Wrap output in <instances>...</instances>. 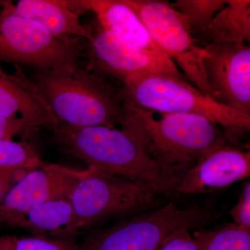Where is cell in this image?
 I'll return each mask as SVG.
<instances>
[{"mask_svg": "<svg viewBox=\"0 0 250 250\" xmlns=\"http://www.w3.org/2000/svg\"><path fill=\"white\" fill-rule=\"evenodd\" d=\"M0 62L52 70L78 64L80 45L67 43L39 23L23 17L11 1H0Z\"/></svg>", "mask_w": 250, "mask_h": 250, "instance_id": "cell-6", "label": "cell"}, {"mask_svg": "<svg viewBox=\"0 0 250 250\" xmlns=\"http://www.w3.org/2000/svg\"><path fill=\"white\" fill-rule=\"evenodd\" d=\"M46 164L29 143L0 140V166L30 171Z\"/></svg>", "mask_w": 250, "mask_h": 250, "instance_id": "cell-20", "label": "cell"}, {"mask_svg": "<svg viewBox=\"0 0 250 250\" xmlns=\"http://www.w3.org/2000/svg\"><path fill=\"white\" fill-rule=\"evenodd\" d=\"M23 17L39 23L52 35L67 43L80 45L78 38L88 41L89 27L80 22L82 10L75 1L64 0H21L14 4Z\"/></svg>", "mask_w": 250, "mask_h": 250, "instance_id": "cell-15", "label": "cell"}, {"mask_svg": "<svg viewBox=\"0 0 250 250\" xmlns=\"http://www.w3.org/2000/svg\"><path fill=\"white\" fill-rule=\"evenodd\" d=\"M30 132L27 126L21 122L11 121L0 116V140L11 141L16 135Z\"/></svg>", "mask_w": 250, "mask_h": 250, "instance_id": "cell-25", "label": "cell"}, {"mask_svg": "<svg viewBox=\"0 0 250 250\" xmlns=\"http://www.w3.org/2000/svg\"><path fill=\"white\" fill-rule=\"evenodd\" d=\"M234 224L250 229V182L243 185L239 200L229 212Z\"/></svg>", "mask_w": 250, "mask_h": 250, "instance_id": "cell-22", "label": "cell"}, {"mask_svg": "<svg viewBox=\"0 0 250 250\" xmlns=\"http://www.w3.org/2000/svg\"><path fill=\"white\" fill-rule=\"evenodd\" d=\"M123 1L139 16L156 45L182 69L192 85L210 98L204 66L206 49L197 44L187 18L167 1Z\"/></svg>", "mask_w": 250, "mask_h": 250, "instance_id": "cell-7", "label": "cell"}, {"mask_svg": "<svg viewBox=\"0 0 250 250\" xmlns=\"http://www.w3.org/2000/svg\"><path fill=\"white\" fill-rule=\"evenodd\" d=\"M0 250H80L77 241L45 237L0 236Z\"/></svg>", "mask_w": 250, "mask_h": 250, "instance_id": "cell-21", "label": "cell"}, {"mask_svg": "<svg viewBox=\"0 0 250 250\" xmlns=\"http://www.w3.org/2000/svg\"><path fill=\"white\" fill-rule=\"evenodd\" d=\"M88 172L49 164L29 171L0 202V227L10 228L20 217L50 200L70 199L74 188Z\"/></svg>", "mask_w": 250, "mask_h": 250, "instance_id": "cell-9", "label": "cell"}, {"mask_svg": "<svg viewBox=\"0 0 250 250\" xmlns=\"http://www.w3.org/2000/svg\"><path fill=\"white\" fill-rule=\"evenodd\" d=\"M158 250H199L190 231L181 229L167 237Z\"/></svg>", "mask_w": 250, "mask_h": 250, "instance_id": "cell-23", "label": "cell"}, {"mask_svg": "<svg viewBox=\"0 0 250 250\" xmlns=\"http://www.w3.org/2000/svg\"><path fill=\"white\" fill-rule=\"evenodd\" d=\"M0 14H1V11H0Z\"/></svg>", "mask_w": 250, "mask_h": 250, "instance_id": "cell-26", "label": "cell"}, {"mask_svg": "<svg viewBox=\"0 0 250 250\" xmlns=\"http://www.w3.org/2000/svg\"><path fill=\"white\" fill-rule=\"evenodd\" d=\"M10 228L21 229L32 236L76 241L81 234L70 200L56 199L38 206L18 218Z\"/></svg>", "mask_w": 250, "mask_h": 250, "instance_id": "cell-16", "label": "cell"}, {"mask_svg": "<svg viewBox=\"0 0 250 250\" xmlns=\"http://www.w3.org/2000/svg\"><path fill=\"white\" fill-rule=\"evenodd\" d=\"M28 172L29 171L0 166V202L2 201L10 188Z\"/></svg>", "mask_w": 250, "mask_h": 250, "instance_id": "cell-24", "label": "cell"}, {"mask_svg": "<svg viewBox=\"0 0 250 250\" xmlns=\"http://www.w3.org/2000/svg\"><path fill=\"white\" fill-rule=\"evenodd\" d=\"M14 67V74L7 73L0 62V116L21 122L30 131L52 129L59 121L48 104L22 67Z\"/></svg>", "mask_w": 250, "mask_h": 250, "instance_id": "cell-13", "label": "cell"}, {"mask_svg": "<svg viewBox=\"0 0 250 250\" xmlns=\"http://www.w3.org/2000/svg\"><path fill=\"white\" fill-rule=\"evenodd\" d=\"M32 82L57 121L76 127L122 126L124 93L96 72L76 65L37 71Z\"/></svg>", "mask_w": 250, "mask_h": 250, "instance_id": "cell-3", "label": "cell"}, {"mask_svg": "<svg viewBox=\"0 0 250 250\" xmlns=\"http://www.w3.org/2000/svg\"><path fill=\"white\" fill-rule=\"evenodd\" d=\"M88 170L69 199L81 231L104 220L141 211L152 205L157 195L144 184Z\"/></svg>", "mask_w": 250, "mask_h": 250, "instance_id": "cell-8", "label": "cell"}, {"mask_svg": "<svg viewBox=\"0 0 250 250\" xmlns=\"http://www.w3.org/2000/svg\"><path fill=\"white\" fill-rule=\"evenodd\" d=\"M89 27L91 37L86 41L85 48L88 59L86 70L123 82L131 77L152 73L167 74L183 78L179 70L166 66L129 45L104 27L98 20Z\"/></svg>", "mask_w": 250, "mask_h": 250, "instance_id": "cell-10", "label": "cell"}, {"mask_svg": "<svg viewBox=\"0 0 250 250\" xmlns=\"http://www.w3.org/2000/svg\"><path fill=\"white\" fill-rule=\"evenodd\" d=\"M83 11H90L104 27L129 45L151 56L166 66L179 70L174 62L156 45L139 16L123 0H80Z\"/></svg>", "mask_w": 250, "mask_h": 250, "instance_id": "cell-14", "label": "cell"}, {"mask_svg": "<svg viewBox=\"0 0 250 250\" xmlns=\"http://www.w3.org/2000/svg\"><path fill=\"white\" fill-rule=\"evenodd\" d=\"M228 0H177L171 4L174 9L187 18L192 34H207L215 15L223 9Z\"/></svg>", "mask_w": 250, "mask_h": 250, "instance_id": "cell-19", "label": "cell"}, {"mask_svg": "<svg viewBox=\"0 0 250 250\" xmlns=\"http://www.w3.org/2000/svg\"><path fill=\"white\" fill-rule=\"evenodd\" d=\"M122 129L177 184L202 156L230 141L205 117L156 113L136 106L125 96Z\"/></svg>", "mask_w": 250, "mask_h": 250, "instance_id": "cell-1", "label": "cell"}, {"mask_svg": "<svg viewBox=\"0 0 250 250\" xmlns=\"http://www.w3.org/2000/svg\"><path fill=\"white\" fill-rule=\"evenodd\" d=\"M208 44L231 45L250 41V1L228 0V4L215 15L208 34Z\"/></svg>", "mask_w": 250, "mask_h": 250, "instance_id": "cell-17", "label": "cell"}, {"mask_svg": "<svg viewBox=\"0 0 250 250\" xmlns=\"http://www.w3.org/2000/svg\"><path fill=\"white\" fill-rule=\"evenodd\" d=\"M218 216L214 210L199 207L181 209L170 202L158 209L93 231L80 244V250H158L176 231L205 226Z\"/></svg>", "mask_w": 250, "mask_h": 250, "instance_id": "cell-5", "label": "cell"}, {"mask_svg": "<svg viewBox=\"0 0 250 250\" xmlns=\"http://www.w3.org/2000/svg\"><path fill=\"white\" fill-rule=\"evenodd\" d=\"M52 130L62 152L84 161L88 169L144 184L159 195L177 193V182L124 130L104 126L76 127L61 122Z\"/></svg>", "mask_w": 250, "mask_h": 250, "instance_id": "cell-2", "label": "cell"}, {"mask_svg": "<svg viewBox=\"0 0 250 250\" xmlns=\"http://www.w3.org/2000/svg\"><path fill=\"white\" fill-rule=\"evenodd\" d=\"M204 66L210 98L250 116V47L248 44L205 46Z\"/></svg>", "mask_w": 250, "mask_h": 250, "instance_id": "cell-11", "label": "cell"}, {"mask_svg": "<svg viewBox=\"0 0 250 250\" xmlns=\"http://www.w3.org/2000/svg\"><path fill=\"white\" fill-rule=\"evenodd\" d=\"M199 250H250V229L228 223L193 233Z\"/></svg>", "mask_w": 250, "mask_h": 250, "instance_id": "cell-18", "label": "cell"}, {"mask_svg": "<svg viewBox=\"0 0 250 250\" xmlns=\"http://www.w3.org/2000/svg\"><path fill=\"white\" fill-rule=\"evenodd\" d=\"M122 88L125 98L144 109L205 117L222 126L230 141L250 131V116L206 96L182 77L147 74L127 79Z\"/></svg>", "mask_w": 250, "mask_h": 250, "instance_id": "cell-4", "label": "cell"}, {"mask_svg": "<svg viewBox=\"0 0 250 250\" xmlns=\"http://www.w3.org/2000/svg\"><path fill=\"white\" fill-rule=\"evenodd\" d=\"M250 175V152L229 146L202 156L180 179L177 193H204L229 187Z\"/></svg>", "mask_w": 250, "mask_h": 250, "instance_id": "cell-12", "label": "cell"}]
</instances>
